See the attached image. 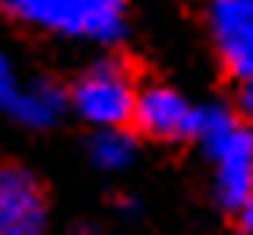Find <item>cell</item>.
<instances>
[{
  "label": "cell",
  "mask_w": 253,
  "mask_h": 235,
  "mask_svg": "<svg viewBox=\"0 0 253 235\" xmlns=\"http://www.w3.org/2000/svg\"><path fill=\"white\" fill-rule=\"evenodd\" d=\"M192 141L210 163L213 203L235 217L253 195V127L224 105H210L199 112V131Z\"/></svg>",
  "instance_id": "cell-1"
},
{
  "label": "cell",
  "mask_w": 253,
  "mask_h": 235,
  "mask_svg": "<svg viewBox=\"0 0 253 235\" xmlns=\"http://www.w3.org/2000/svg\"><path fill=\"white\" fill-rule=\"evenodd\" d=\"M0 7L33 29L90 44H112L126 29V0H0Z\"/></svg>",
  "instance_id": "cell-2"
},
{
  "label": "cell",
  "mask_w": 253,
  "mask_h": 235,
  "mask_svg": "<svg viewBox=\"0 0 253 235\" xmlns=\"http://www.w3.org/2000/svg\"><path fill=\"white\" fill-rule=\"evenodd\" d=\"M134 73L116 58H101V62L87 65L69 91V109L94 131L98 127H126L134 116Z\"/></svg>",
  "instance_id": "cell-3"
},
{
  "label": "cell",
  "mask_w": 253,
  "mask_h": 235,
  "mask_svg": "<svg viewBox=\"0 0 253 235\" xmlns=\"http://www.w3.org/2000/svg\"><path fill=\"white\" fill-rule=\"evenodd\" d=\"M51 206L43 181L22 163H0V235H47Z\"/></svg>",
  "instance_id": "cell-4"
},
{
  "label": "cell",
  "mask_w": 253,
  "mask_h": 235,
  "mask_svg": "<svg viewBox=\"0 0 253 235\" xmlns=\"http://www.w3.org/2000/svg\"><path fill=\"white\" fill-rule=\"evenodd\" d=\"M199 112L203 105L188 101L181 91L167 84H152V87H137L130 123L152 141H192L199 131Z\"/></svg>",
  "instance_id": "cell-5"
},
{
  "label": "cell",
  "mask_w": 253,
  "mask_h": 235,
  "mask_svg": "<svg viewBox=\"0 0 253 235\" xmlns=\"http://www.w3.org/2000/svg\"><path fill=\"white\" fill-rule=\"evenodd\" d=\"M206 26L217 47V58L232 76L253 73V0H210Z\"/></svg>",
  "instance_id": "cell-6"
},
{
  "label": "cell",
  "mask_w": 253,
  "mask_h": 235,
  "mask_svg": "<svg viewBox=\"0 0 253 235\" xmlns=\"http://www.w3.org/2000/svg\"><path fill=\"white\" fill-rule=\"evenodd\" d=\"M69 105V94L51 84V80H33V84H22L18 98L11 101V116L22 123V127H33V131H47V127H54L62 120Z\"/></svg>",
  "instance_id": "cell-7"
},
{
  "label": "cell",
  "mask_w": 253,
  "mask_h": 235,
  "mask_svg": "<svg viewBox=\"0 0 253 235\" xmlns=\"http://www.w3.org/2000/svg\"><path fill=\"white\" fill-rule=\"evenodd\" d=\"M87 159L105 174H123L137 159V141L126 127H98L87 138Z\"/></svg>",
  "instance_id": "cell-8"
},
{
  "label": "cell",
  "mask_w": 253,
  "mask_h": 235,
  "mask_svg": "<svg viewBox=\"0 0 253 235\" xmlns=\"http://www.w3.org/2000/svg\"><path fill=\"white\" fill-rule=\"evenodd\" d=\"M18 91H22V80L15 73V65H11V58L0 51V109H11V101L18 98Z\"/></svg>",
  "instance_id": "cell-9"
},
{
  "label": "cell",
  "mask_w": 253,
  "mask_h": 235,
  "mask_svg": "<svg viewBox=\"0 0 253 235\" xmlns=\"http://www.w3.org/2000/svg\"><path fill=\"white\" fill-rule=\"evenodd\" d=\"M239 105H243V116L253 123V73L243 76V91H239Z\"/></svg>",
  "instance_id": "cell-10"
},
{
  "label": "cell",
  "mask_w": 253,
  "mask_h": 235,
  "mask_svg": "<svg viewBox=\"0 0 253 235\" xmlns=\"http://www.w3.org/2000/svg\"><path fill=\"white\" fill-rule=\"evenodd\" d=\"M235 221H239V228H243L246 235H253V195H250L246 203H243V210L235 214Z\"/></svg>",
  "instance_id": "cell-11"
}]
</instances>
